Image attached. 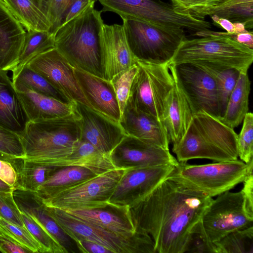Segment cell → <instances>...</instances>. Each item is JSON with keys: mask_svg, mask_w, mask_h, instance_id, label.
Listing matches in <instances>:
<instances>
[{"mask_svg": "<svg viewBox=\"0 0 253 253\" xmlns=\"http://www.w3.org/2000/svg\"><path fill=\"white\" fill-rule=\"evenodd\" d=\"M212 200L166 179L129 208L136 229L151 236L156 253H184L192 228Z\"/></svg>", "mask_w": 253, "mask_h": 253, "instance_id": "6da1fadb", "label": "cell"}, {"mask_svg": "<svg viewBox=\"0 0 253 253\" xmlns=\"http://www.w3.org/2000/svg\"><path fill=\"white\" fill-rule=\"evenodd\" d=\"M16 132L24 152L21 160L60 168L81 139V122L75 111L63 117L25 121Z\"/></svg>", "mask_w": 253, "mask_h": 253, "instance_id": "7a4b0ae2", "label": "cell"}, {"mask_svg": "<svg viewBox=\"0 0 253 253\" xmlns=\"http://www.w3.org/2000/svg\"><path fill=\"white\" fill-rule=\"evenodd\" d=\"M237 134L220 119L205 112L193 115L182 138L172 151L178 162L205 159L214 162L238 159Z\"/></svg>", "mask_w": 253, "mask_h": 253, "instance_id": "3957f363", "label": "cell"}, {"mask_svg": "<svg viewBox=\"0 0 253 253\" xmlns=\"http://www.w3.org/2000/svg\"><path fill=\"white\" fill-rule=\"evenodd\" d=\"M94 4L57 30L54 46L74 68L102 78L99 30L103 21Z\"/></svg>", "mask_w": 253, "mask_h": 253, "instance_id": "277c9868", "label": "cell"}, {"mask_svg": "<svg viewBox=\"0 0 253 253\" xmlns=\"http://www.w3.org/2000/svg\"><path fill=\"white\" fill-rule=\"evenodd\" d=\"M253 170V159L248 164L238 159L200 165L178 162L166 179L212 198L242 183Z\"/></svg>", "mask_w": 253, "mask_h": 253, "instance_id": "5b68a950", "label": "cell"}, {"mask_svg": "<svg viewBox=\"0 0 253 253\" xmlns=\"http://www.w3.org/2000/svg\"><path fill=\"white\" fill-rule=\"evenodd\" d=\"M253 61V49L226 36L210 35L184 40L169 64L192 63L248 72Z\"/></svg>", "mask_w": 253, "mask_h": 253, "instance_id": "8992f818", "label": "cell"}, {"mask_svg": "<svg viewBox=\"0 0 253 253\" xmlns=\"http://www.w3.org/2000/svg\"><path fill=\"white\" fill-rule=\"evenodd\" d=\"M126 39L135 60L169 64L186 39L183 29H169L145 22L123 19Z\"/></svg>", "mask_w": 253, "mask_h": 253, "instance_id": "52a82bcc", "label": "cell"}, {"mask_svg": "<svg viewBox=\"0 0 253 253\" xmlns=\"http://www.w3.org/2000/svg\"><path fill=\"white\" fill-rule=\"evenodd\" d=\"M48 214L75 242L85 240L102 245L113 253H156L154 242L147 233L136 229L124 235L80 221L63 210L45 206Z\"/></svg>", "mask_w": 253, "mask_h": 253, "instance_id": "ba28073f", "label": "cell"}, {"mask_svg": "<svg viewBox=\"0 0 253 253\" xmlns=\"http://www.w3.org/2000/svg\"><path fill=\"white\" fill-rule=\"evenodd\" d=\"M102 11L118 14L122 19L141 21L169 29L186 28L195 33L210 30L211 25L174 10L171 5L161 0H98Z\"/></svg>", "mask_w": 253, "mask_h": 253, "instance_id": "9c48e42d", "label": "cell"}, {"mask_svg": "<svg viewBox=\"0 0 253 253\" xmlns=\"http://www.w3.org/2000/svg\"><path fill=\"white\" fill-rule=\"evenodd\" d=\"M135 61L138 70L128 101L139 111L162 122L167 98L174 85L169 64Z\"/></svg>", "mask_w": 253, "mask_h": 253, "instance_id": "30bf717a", "label": "cell"}, {"mask_svg": "<svg viewBox=\"0 0 253 253\" xmlns=\"http://www.w3.org/2000/svg\"><path fill=\"white\" fill-rule=\"evenodd\" d=\"M169 68L193 114L204 111L219 119L214 76L205 67L192 63L169 64Z\"/></svg>", "mask_w": 253, "mask_h": 253, "instance_id": "8fae6325", "label": "cell"}, {"mask_svg": "<svg viewBox=\"0 0 253 253\" xmlns=\"http://www.w3.org/2000/svg\"><path fill=\"white\" fill-rule=\"evenodd\" d=\"M125 169H116L97 175L52 197L42 199L43 203L63 211L105 205L109 202Z\"/></svg>", "mask_w": 253, "mask_h": 253, "instance_id": "7c38bea8", "label": "cell"}, {"mask_svg": "<svg viewBox=\"0 0 253 253\" xmlns=\"http://www.w3.org/2000/svg\"><path fill=\"white\" fill-rule=\"evenodd\" d=\"M201 221L210 239L215 243L233 231L253 226L246 213L241 190L226 191L212 200Z\"/></svg>", "mask_w": 253, "mask_h": 253, "instance_id": "4fadbf2b", "label": "cell"}, {"mask_svg": "<svg viewBox=\"0 0 253 253\" xmlns=\"http://www.w3.org/2000/svg\"><path fill=\"white\" fill-rule=\"evenodd\" d=\"M44 78L71 103L89 107L77 82L74 67L53 48L34 58L26 66Z\"/></svg>", "mask_w": 253, "mask_h": 253, "instance_id": "5bb4252c", "label": "cell"}, {"mask_svg": "<svg viewBox=\"0 0 253 253\" xmlns=\"http://www.w3.org/2000/svg\"><path fill=\"white\" fill-rule=\"evenodd\" d=\"M174 167L165 165L126 169L109 202L130 207L165 180Z\"/></svg>", "mask_w": 253, "mask_h": 253, "instance_id": "9a60e30c", "label": "cell"}, {"mask_svg": "<svg viewBox=\"0 0 253 253\" xmlns=\"http://www.w3.org/2000/svg\"><path fill=\"white\" fill-rule=\"evenodd\" d=\"M81 122V140L110 155L126 135L119 123L78 102H74Z\"/></svg>", "mask_w": 253, "mask_h": 253, "instance_id": "2e32d148", "label": "cell"}, {"mask_svg": "<svg viewBox=\"0 0 253 253\" xmlns=\"http://www.w3.org/2000/svg\"><path fill=\"white\" fill-rule=\"evenodd\" d=\"M110 156L117 169L165 165L176 166L178 163L169 149L127 135Z\"/></svg>", "mask_w": 253, "mask_h": 253, "instance_id": "e0dca14e", "label": "cell"}, {"mask_svg": "<svg viewBox=\"0 0 253 253\" xmlns=\"http://www.w3.org/2000/svg\"><path fill=\"white\" fill-rule=\"evenodd\" d=\"M102 78L110 81L136 61L128 46L123 25L102 22L99 30Z\"/></svg>", "mask_w": 253, "mask_h": 253, "instance_id": "ac0fdd59", "label": "cell"}, {"mask_svg": "<svg viewBox=\"0 0 253 253\" xmlns=\"http://www.w3.org/2000/svg\"><path fill=\"white\" fill-rule=\"evenodd\" d=\"M63 211L80 221L120 234L131 235L136 232L129 206L109 202L97 207Z\"/></svg>", "mask_w": 253, "mask_h": 253, "instance_id": "d6986e66", "label": "cell"}, {"mask_svg": "<svg viewBox=\"0 0 253 253\" xmlns=\"http://www.w3.org/2000/svg\"><path fill=\"white\" fill-rule=\"evenodd\" d=\"M74 71L90 108L119 123L121 113L110 82L77 68Z\"/></svg>", "mask_w": 253, "mask_h": 253, "instance_id": "ffe728a7", "label": "cell"}, {"mask_svg": "<svg viewBox=\"0 0 253 253\" xmlns=\"http://www.w3.org/2000/svg\"><path fill=\"white\" fill-rule=\"evenodd\" d=\"M119 124L126 135L169 150V141L163 122L137 109L128 101Z\"/></svg>", "mask_w": 253, "mask_h": 253, "instance_id": "44dd1931", "label": "cell"}, {"mask_svg": "<svg viewBox=\"0 0 253 253\" xmlns=\"http://www.w3.org/2000/svg\"><path fill=\"white\" fill-rule=\"evenodd\" d=\"M13 196L19 210L41 225L67 253L77 252L75 242L48 214L42 199L36 192L15 189Z\"/></svg>", "mask_w": 253, "mask_h": 253, "instance_id": "7402d4cb", "label": "cell"}, {"mask_svg": "<svg viewBox=\"0 0 253 253\" xmlns=\"http://www.w3.org/2000/svg\"><path fill=\"white\" fill-rule=\"evenodd\" d=\"M13 90L25 121L63 117L75 112L74 103H65L30 89Z\"/></svg>", "mask_w": 253, "mask_h": 253, "instance_id": "603a6c76", "label": "cell"}, {"mask_svg": "<svg viewBox=\"0 0 253 253\" xmlns=\"http://www.w3.org/2000/svg\"><path fill=\"white\" fill-rule=\"evenodd\" d=\"M26 32L0 0V67L4 71L14 61L22 45Z\"/></svg>", "mask_w": 253, "mask_h": 253, "instance_id": "cb8c5ba5", "label": "cell"}, {"mask_svg": "<svg viewBox=\"0 0 253 253\" xmlns=\"http://www.w3.org/2000/svg\"><path fill=\"white\" fill-rule=\"evenodd\" d=\"M193 115L188 102L174 82L166 101L162 120L169 142L172 145L182 138Z\"/></svg>", "mask_w": 253, "mask_h": 253, "instance_id": "d4e9b609", "label": "cell"}, {"mask_svg": "<svg viewBox=\"0 0 253 253\" xmlns=\"http://www.w3.org/2000/svg\"><path fill=\"white\" fill-rule=\"evenodd\" d=\"M97 175L88 169L81 166L58 168L36 192L42 199L48 198Z\"/></svg>", "mask_w": 253, "mask_h": 253, "instance_id": "484cf974", "label": "cell"}, {"mask_svg": "<svg viewBox=\"0 0 253 253\" xmlns=\"http://www.w3.org/2000/svg\"><path fill=\"white\" fill-rule=\"evenodd\" d=\"M4 0L15 18L27 31L50 32L46 0Z\"/></svg>", "mask_w": 253, "mask_h": 253, "instance_id": "4316f807", "label": "cell"}, {"mask_svg": "<svg viewBox=\"0 0 253 253\" xmlns=\"http://www.w3.org/2000/svg\"><path fill=\"white\" fill-rule=\"evenodd\" d=\"M53 48L54 36L50 32L27 31L16 58L6 70L12 73L11 81L16 78L34 58Z\"/></svg>", "mask_w": 253, "mask_h": 253, "instance_id": "83f0119b", "label": "cell"}, {"mask_svg": "<svg viewBox=\"0 0 253 253\" xmlns=\"http://www.w3.org/2000/svg\"><path fill=\"white\" fill-rule=\"evenodd\" d=\"M77 166L86 168L97 175L116 169L110 156L105 154L90 143L80 140L64 167Z\"/></svg>", "mask_w": 253, "mask_h": 253, "instance_id": "f1b7e54d", "label": "cell"}, {"mask_svg": "<svg viewBox=\"0 0 253 253\" xmlns=\"http://www.w3.org/2000/svg\"><path fill=\"white\" fill-rule=\"evenodd\" d=\"M7 72H0V124L14 130H21L25 124L24 113Z\"/></svg>", "mask_w": 253, "mask_h": 253, "instance_id": "f546056e", "label": "cell"}, {"mask_svg": "<svg viewBox=\"0 0 253 253\" xmlns=\"http://www.w3.org/2000/svg\"><path fill=\"white\" fill-rule=\"evenodd\" d=\"M248 72H241L237 83L229 98L225 113L220 121L234 129L243 121L249 112L251 82Z\"/></svg>", "mask_w": 253, "mask_h": 253, "instance_id": "4dcf8cb0", "label": "cell"}, {"mask_svg": "<svg viewBox=\"0 0 253 253\" xmlns=\"http://www.w3.org/2000/svg\"><path fill=\"white\" fill-rule=\"evenodd\" d=\"M17 174L14 189L37 192L58 167L22 160H15L12 163Z\"/></svg>", "mask_w": 253, "mask_h": 253, "instance_id": "1f68e13d", "label": "cell"}, {"mask_svg": "<svg viewBox=\"0 0 253 253\" xmlns=\"http://www.w3.org/2000/svg\"><path fill=\"white\" fill-rule=\"evenodd\" d=\"M212 14L233 23H241L247 30L253 31V0H222L214 8Z\"/></svg>", "mask_w": 253, "mask_h": 253, "instance_id": "d6a6232c", "label": "cell"}, {"mask_svg": "<svg viewBox=\"0 0 253 253\" xmlns=\"http://www.w3.org/2000/svg\"><path fill=\"white\" fill-rule=\"evenodd\" d=\"M199 65L205 67L215 77L220 119L225 113L229 98L236 85L241 71L232 68Z\"/></svg>", "mask_w": 253, "mask_h": 253, "instance_id": "836d02e7", "label": "cell"}, {"mask_svg": "<svg viewBox=\"0 0 253 253\" xmlns=\"http://www.w3.org/2000/svg\"><path fill=\"white\" fill-rule=\"evenodd\" d=\"M12 86L15 90L30 89L63 102L71 103L44 78L26 66L16 78L12 81Z\"/></svg>", "mask_w": 253, "mask_h": 253, "instance_id": "e575fe53", "label": "cell"}, {"mask_svg": "<svg viewBox=\"0 0 253 253\" xmlns=\"http://www.w3.org/2000/svg\"><path fill=\"white\" fill-rule=\"evenodd\" d=\"M214 244L216 253H253V226L230 232Z\"/></svg>", "mask_w": 253, "mask_h": 253, "instance_id": "d590c367", "label": "cell"}, {"mask_svg": "<svg viewBox=\"0 0 253 253\" xmlns=\"http://www.w3.org/2000/svg\"><path fill=\"white\" fill-rule=\"evenodd\" d=\"M0 234L27 248L32 253H45L44 249L26 227L0 217Z\"/></svg>", "mask_w": 253, "mask_h": 253, "instance_id": "8d00e7d4", "label": "cell"}, {"mask_svg": "<svg viewBox=\"0 0 253 253\" xmlns=\"http://www.w3.org/2000/svg\"><path fill=\"white\" fill-rule=\"evenodd\" d=\"M170 0L171 5L176 12L203 20L207 16H210L214 8L221 1V0Z\"/></svg>", "mask_w": 253, "mask_h": 253, "instance_id": "74e56055", "label": "cell"}, {"mask_svg": "<svg viewBox=\"0 0 253 253\" xmlns=\"http://www.w3.org/2000/svg\"><path fill=\"white\" fill-rule=\"evenodd\" d=\"M25 227L42 245L45 253H67L53 237L30 215L21 211Z\"/></svg>", "mask_w": 253, "mask_h": 253, "instance_id": "f35d334b", "label": "cell"}, {"mask_svg": "<svg viewBox=\"0 0 253 253\" xmlns=\"http://www.w3.org/2000/svg\"><path fill=\"white\" fill-rule=\"evenodd\" d=\"M138 70L136 63L115 75L110 81L114 88L121 115L126 106L133 79Z\"/></svg>", "mask_w": 253, "mask_h": 253, "instance_id": "ab89813d", "label": "cell"}, {"mask_svg": "<svg viewBox=\"0 0 253 253\" xmlns=\"http://www.w3.org/2000/svg\"><path fill=\"white\" fill-rule=\"evenodd\" d=\"M243 122L242 129L237 134L238 158L248 164L253 159V114L248 112Z\"/></svg>", "mask_w": 253, "mask_h": 253, "instance_id": "60d3db41", "label": "cell"}, {"mask_svg": "<svg viewBox=\"0 0 253 253\" xmlns=\"http://www.w3.org/2000/svg\"><path fill=\"white\" fill-rule=\"evenodd\" d=\"M185 253H216L215 246L209 238L201 220L190 231Z\"/></svg>", "mask_w": 253, "mask_h": 253, "instance_id": "b9f144b4", "label": "cell"}, {"mask_svg": "<svg viewBox=\"0 0 253 253\" xmlns=\"http://www.w3.org/2000/svg\"><path fill=\"white\" fill-rule=\"evenodd\" d=\"M0 152L12 160H20L24 152L16 130L0 124Z\"/></svg>", "mask_w": 253, "mask_h": 253, "instance_id": "7bdbcfd3", "label": "cell"}, {"mask_svg": "<svg viewBox=\"0 0 253 253\" xmlns=\"http://www.w3.org/2000/svg\"><path fill=\"white\" fill-rule=\"evenodd\" d=\"M0 217L22 227H25L13 196V191L0 190Z\"/></svg>", "mask_w": 253, "mask_h": 253, "instance_id": "ee69618b", "label": "cell"}, {"mask_svg": "<svg viewBox=\"0 0 253 253\" xmlns=\"http://www.w3.org/2000/svg\"><path fill=\"white\" fill-rule=\"evenodd\" d=\"M73 0H46L47 16L50 24V32L54 36L63 24Z\"/></svg>", "mask_w": 253, "mask_h": 253, "instance_id": "f6af8a7d", "label": "cell"}, {"mask_svg": "<svg viewBox=\"0 0 253 253\" xmlns=\"http://www.w3.org/2000/svg\"><path fill=\"white\" fill-rule=\"evenodd\" d=\"M241 190L244 207L247 215L253 219V173L251 171L244 181Z\"/></svg>", "mask_w": 253, "mask_h": 253, "instance_id": "bcb514c9", "label": "cell"}, {"mask_svg": "<svg viewBox=\"0 0 253 253\" xmlns=\"http://www.w3.org/2000/svg\"><path fill=\"white\" fill-rule=\"evenodd\" d=\"M0 179L14 188L17 174L14 167L10 162L0 160Z\"/></svg>", "mask_w": 253, "mask_h": 253, "instance_id": "7dc6e473", "label": "cell"}, {"mask_svg": "<svg viewBox=\"0 0 253 253\" xmlns=\"http://www.w3.org/2000/svg\"><path fill=\"white\" fill-rule=\"evenodd\" d=\"M210 17L215 24L220 26L228 33H241L248 31L244 25L241 23H233L226 19L219 17L214 14L211 15Z\"/></svg>", "mask_w": 253, "mask_h": 253, "instance_id": "c3c4849f", "label": "cell"}, {"mask_svg": "<svg viewBox=\"0 0 253 253\" xmlns=\"http://www.w3.org/2000/svg\"><path fill=\"white\" fill-rule=\"evenodd\" d=\"M78 250L83 253H112L106 247L92 241L77 240L75 241Z\"/></svg>", "mask_w": 253, "mask_h": 253, "instance_id": "681fc988", "label": "cell"}, {"mask_svg": "<svg viewBox=\"0 0 253 253\" xmlns=\"http://www.w3.org/2000/svg\"><path fill=\"white\" fill-rule=\"evenodd\" d=\"M0 252L4 253H29V250L0 234Z\"/></svg>", "mask_w": 253, "mask_h": 253, "instance_id": "f907efd6", "label": "cell"}, {"mask_svg": "<svg viewBox=\"0 0 253 253\" xmlns=\"http://www.w3.org/2000/svg\"><path fill=\"white\" fill-rule=\"evenodd\" d=\"M93 2L91 0H73L66 13L63 24L77 16Z\"/></svg>", "mask_w": 253, "mask_h": 253, "instance_id": "816d5d0a", "label": "cell"}, {"mask_svg": "<svg viewBox=\"0 0 253 253\" xmlns=\"http://www.w3.org/2000/svg\"><path fill=\"white\" fill-rule=\"evenodd\" d=\"M14 188L0 179V190L4 191H13Z\"/></svg>", "mask_w": 253, "mask_h": 253, "instance_id": "f5cc1de1", "label": "cell"}, {"mask_svg": "<svg viewBox=\"0 0 253 253\" xmlns=\"http://www.w3.org/2000/svg\"><path fill=\"white\" fill-rule=\"evenodd\" d=\"M0 160L7 161L10 162L11 163H12V162L14 161L10 159L9 158L2 154L1 152H0Z\"/></svg>", "mask_w": 253, "mask_h": 253, "instance_id": "db71d44e", "label": "cell"}, {"mask_svg": "<svg viewBox=\"0 0 253 253\" xmlns=\"http://www.w3.org/2000/svg\"><path fill=\"white\" fill-rule=\"evenodd\" d=\"M92 1L95 2V1H96L97 0H91Z\"/></svg>", "mask_w": 253, "mask_h": 253, "instance_id": "11a10c76", "label": "cell"}, {"mask_svg": "<svg viewBox=\"0 0 253 253\" xmlns=\"http://www.w3.org/2000/svg\"><path fill=\"white\" fill-rule=\"evenodd\" d=\"M0 71H1V69H0Z\"/></svg>", "mask_w": 253, "mask_h": 253, "instance_id": "9f6ffc18", "label": "cell"}, {"mask_svg": "<svg viewBox=\"0 0 253 253\" xmlns=\"http://www.w3.org/2000/svg\"><path fill=\"white\" fill-rule=\"evenodd\" d=\"M221 0L222 1V0Z\"/></svg>", "mask_w": 253, "mask_h": 253, "instance_id": "6f0895ef", "label": "cell"}]
</instances>
